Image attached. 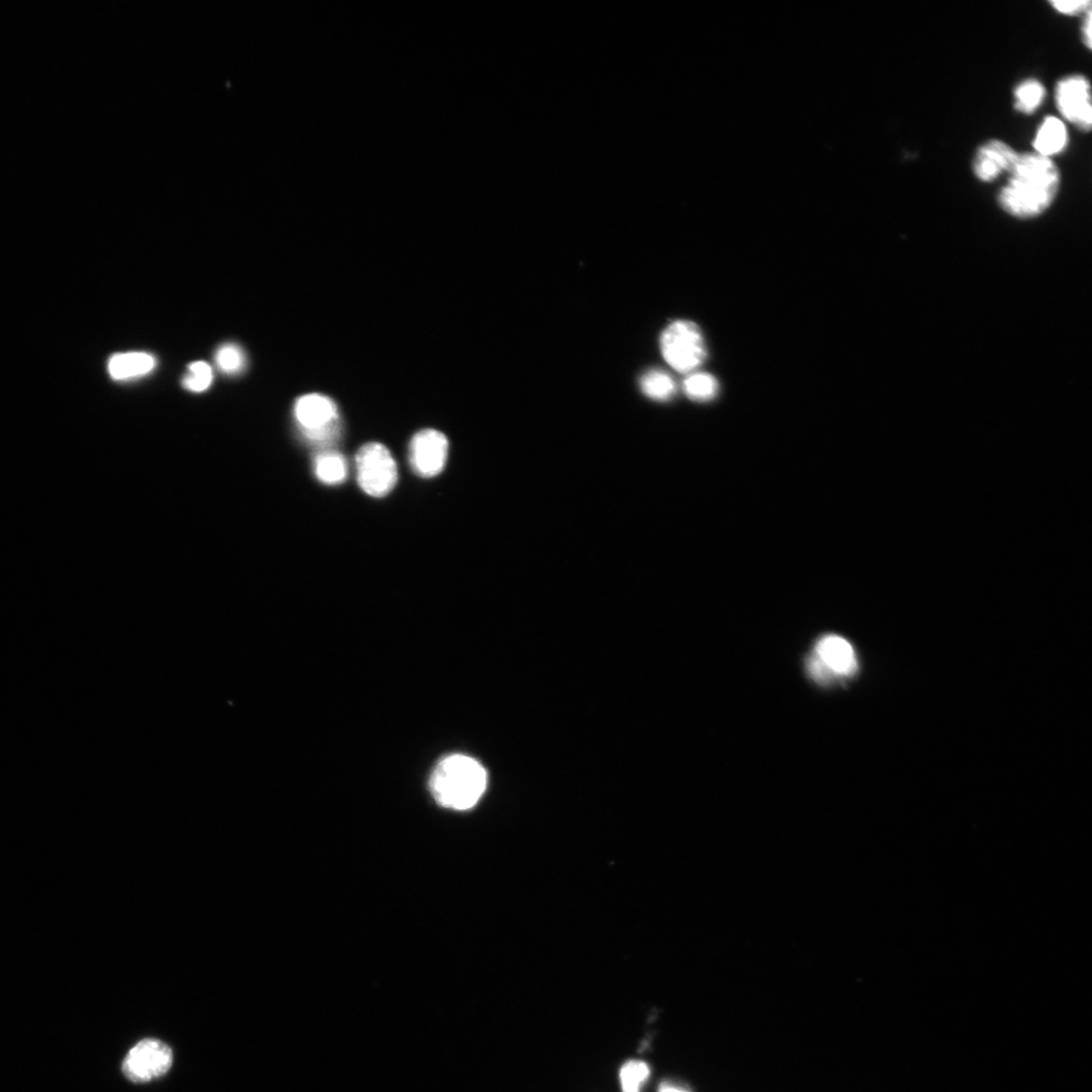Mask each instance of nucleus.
Masks as SVG:
<instances>
[{
    "mask_svg": "<svg viewBox=\"0 0 1092 1092\" xmlns=\"http://www.w3.org/2000/svg\"><path fill=\"white\" fill-rule=\"evenodd\" d=\"M448 448V439L440 431H419L412 438L409 447L412 470L421 478H434L444 470Z\"/></svg>",
    "mask_w": 1092,
    "mask_h": 1092,
    "instance_id": "0eeeda50",
    "label": "nucleus"
},
{
    "mask_svg": "<svg viewBox=\"0 0 1092 1092\" xmlns=\"http://www.w3.org/2000/svg\"><path fill=\"white\" fill-rule=\"evenodd\" d=\"M488 776L478 760L464 755L444 759L431 775L429 787L434 800L445 809L471 810L481 800Z\"/></svg>",
    "mask_w": 1092,
    "mask_h": 1092,
    "instance_id": "f03ea898",
    "label": "nucleus"
},
{
    "mask_svg": "<svg viewBox=\"0 0 1092 1092\" xmlns=\"http://www.w3.org/2000/svg\"><path fill=\"white\" fill-rule=\"evenodd\" d=\"M1000 189V208L1016 219H1033L1047 210L1057 198L1061 173L1051 158L1036 152L1018 153Z\"/></svg>",
    "mask_w": 1092,
    "mask_h": 1092,
    "instance_id": "f257e3e1",
    "label": "nucleus"
},
{
    "mask_svg": "<svg viewBox=\"0 0 1092 1092\" xmlns=\"http://www.w3.org/2000/svg\"><path fill=\"white\" fill-rule=\"evenodd\" d=\"M649 1077V1067L646 1062L630 1060L624 1064L620 1071L623 1092H639L642 1085Z\"/></svg>",
    "mask_w": 1092,
    "mask_h": 1092,
    "instance_id": "6ab92c4d",
    "label": "nucleus"
},
{
    "mask_svg": "<svg viewBox=\"0 0 1092 1092\" xmlns=\"http://www.w3.org/2000/svg\"><path fill=\"white\" fill-rule=\"evenodd\" d=\"M658 1092H690L687 1089L675 1087L673 1085L663 1084L659 1087Z\"/></svg>",
    "mask_w": 1092,
    "mask_h": 1092,
    "instance_id": "5701e85b",
    "label": "nucleus"
},
{
    "mask_svg": "<svg viewBox=\"0 0 1092 1092\" xmlns=\"http://www.w3.org/2000/svg\"><path fill=\"white\" fill-rule=\"evenodd\" d=\"M216 363L223 373L234 375L245 369L246 356L241 347L234 343H226L217 351Z\"/></svg>",
    "mask_w": 1092,
    "mask_h": 1092,
    "instance_id": "f3484780",
    "label": "nucleus"
},
{
    "mask_svg": "<svg viewBox=\"0 0 1092 1092\" xmlns=\"http://www.w3.org/2000/svg\"><path fill=\"white\" fill-rule=\"evenodd\" d=\"M1018 153L1007 143L993 139L980 145L972 162L977 179L989 183L1011 170Z\"/></svg>",
    "mask_w": 1092,
    "mask_h": 1092,
    "instance_id": "6e6552de",
    "label": "nucleus"
},
{
    "mask_svg": "<svg viewBox=\"0 0 1092 1092\" xmlns=\"http://www.w3.org/2000/svg\"><path fill=\"white\" fill-rule=\"evenodd\" d=\"M357 482L373 498L389 495L398 482V467L389 449L378 443L366 444L355 457Z\"/></svg>",
    "mask_w": 1092,
    "mask_h": 1092,
    "instance_id": "20e7f679",
    "label": "nucleus"
},
{
    "mask_svg": "<svg viewBox=\"0 0 1092 1092\" xmlns=\"http://www.w3.org/2000/svg\"><path fill=\"white\" fill-rule=\"evenodd\" d=\"M1091 18H1092V12H1091V9H1089V11L1084 15V22H1082V26H1081L1082 41H1084V43L1087 46V48L1088 50H1091V47H1092V46H1091V43H1092Z\"/></svg>",
    "mask_w": 1092,
    "mask_h": 1092,
    "instance_id": "4be33fe9",
    "label": "nucleus"
},
{
    "mask_svg": "<svg viewBox=\"0 0 1092 1092\" xmlns=\"http://www.w3.org/2000/svg\"><path fill=\"white\" fill-rule=\"evenodd\" d=\"M1069 136L1067 128L1060 118L1048 116L1044 118L1035 136L1033 147L1036 153L1045 158L1062 153L1067 148Z\"/></svg>",
    "mask_w": 1092,
    "mask_h": 1092,
    "instance_id": "f8f14e48",
    "label": "nucleus"
},
{
    "mask_svg": "<svg viewBox=\"0 0 1092 1092\" xmlns=\"http://www.w3.org/2000/svg\"><path fill=\"white\" fill-rule=\"evenodd\" d=\"M315 474L326 485L342 484L348 474L347 463L342 454L324 452L315 458Z\"/></svg>",
    "mask_w": 1092,
    "mask_h": 1092,
    "instance_id": "ddd939ff",
    "label": "nucleus"
},
{
    "mask_svg": "<svg viewBox=\"0 0 1092 1092\" xmlns=\"http://www.w3.org/2000/svg\"><path fill=\"white\" fill-rule=\"evenodd\" d=\"M155 366L156 360L153 355L133 352L113 355L108 361L107 370L116 381H130L150 373Z\"/></svg>",
    "mask_w": 1092,
    "mask_h": 1092,
    "instance_id": "9b49d317",
    "label": "nucleus"
},
{
    "mask_svg": "<svg viewBox=\"0 0 1092 1092\" xmlns=\"http://www.w3.org/2000/svg\"><path fill=\"white\" fill-rule=\"evenodd\" d=\"M640 388L647 397L656 401H668L674 397L677 384L673 376L666 372L654 370L642 375Z\"/></svg>",
    "mask_w": 1092,
    "mask_h": 1092,
    "instance_id": "2eb2a0df",
    "label": "nucleus"
},
{
    "mask_svg": "<svg viewBox=\"0 0 1092 1092\" xmlns=\"http://www.w3.org/2000/svg\"><path fill=\"white\" fill-rule=\"evenodd\" d=\"M293 413L301 430L323 428L339 421L335 402L318 393L300 397L295 403Z\"/></svg>",
    "mask_w": 1092,
    "mask_h": 1092,
    "instance_id": "1a4fd4ad",
    "label": "nucleus"
},
{
    "mask_svg": "<svg viewBox=\"0 0 1092 1092\" xmlns=\"http://www.w3.org/2000/svg\"><path fill=\"white\" fill-rule=\"evenodd\" d=\"M214 380L212 367L205 362H192L189 366V372L182 380V384L185 389L192 393H203L207 391Z\"/></svg>",
    "mask_w": 1092,
    "mask_h": 1092,
    "instance_id": "a211bd4d",
    "label": "nucleus"
},
{
    "mask_svg": "<svg viewBox=\"0 0 1092 1092\" xmlns=\"http://www.w3.org/2000/svg\"><path fill=\"white\" fill-rule=\"evenodd\" d=\"M1015 108L1018 113L1032 115L1044 103L1046 88L1042 82L1035 78L1026 79L1014 91Z\"/></svg>",
    "mask_w": 1092,
    "mask_h": 1092,
    "instance_id": "4468645a",
    "label": "nucleus"
},
{
    "mask_svg": "<svg viewBox=\"0 0 1092 1092\" xmlns=\"http://www.w3.org/2000/svg\"><path fill=\"white\" fill-rule=\"evenodd\" d=\"M1055 103L1060 115L1082 133L1092 127L1091 87L1081 75L1061 78L1055 87Z\"/></svg>",
    "mask_w": 1092,
    "mask_h": 1092,
    "instance_id": "423d86ee",
    "label": "nucleus"
},
{
    "mask_svg": "<svg viewBox=\"0 0 1092 1092\" xmlns=\"http://www.w3.org/2000/svg\"><path fill=\"white\" fill-rule=\"evenodd\" d=\"M172 1062L173 1054L168 1045L160 1040L145 1039L128 1051L122 1068L125 1077L134 1084H147L167 1075Z\"/></svg>",
    "mask_w": 1092,
    "mask_h": 1092,
    "instance_id": "39448f33",
    "label": "nucleus"
},
{
    "mask_svg": "<svg viewBox=\"0 0 1092 1092\" xmlns=\"http://www.w3.org/2000/svg\"><path fill=\"white\" fill-rule=\"evenodd\" d=\"M660 351L665 361L679 373H691L708 356L701 330L690 321H676L660 337Z\"/></svg>",
    "mask_w": 1092,
    "mask_h": 1092,
    "instance_id": "7ed1b4c3",
    "label": "nucleus"
},
{
    "mask_svg": "<svg viewBox=\"0 0 1092 1092\" xmlns=\"http://www.w3.org/2000/svg\"><path fill=\"white\" fill-rule=\"evenodd\" d=\"M301 431L302 436L311 444L329 445L336 442L341 435V421L323 428Z\"/></svg>",
    "mask_w": 1092,
    "mask_h": 1092,
    "instance_id": "aec40b11",
    "label": "nucleus"
},
{
    "mask_svg": "<svg viewBox=\"0 0 1092 1092\" xmlns=\"http://www.w3.org/2000/svg\"><path fill=\"white\" fill-rule=\"evenodd\" d=\"M1049 4L1055 11L1064 15H1085L1091 9L1090 0H1053Z\"/></svg>",
    "mask_w": 1092,
    "mask_h": 1092,
    "instance_id": "412c9836",
    "label": "nucleus"
},
{
    "mask_svg": "<svg viewBox=\"0 0 1092 1092\" xmlns=\"http://www.w3.org/2000/svg\"><path fill=\"white\" fill-rule=\"evenodd\" d=\"M684 391L695 401H709L719 393V383L713 375L705 373H693L684 381Z\"/></svg>",
    "mask_w": 1092,
    "mask_h": 1092,
    "instance_id": "dca6fc26",
    "label": "nucleus"
},
{
    "mask_svg": "<svg viewBox=\"0 0 1092 1092\" xmlns=\"http://www.w3.org/2000/svg\"><path fill=\"white\" fill-rule=\"evenodd\" d=\"M815 656L834 676H851L856 672L857 658L850 642L838 636L819 640Z\"/></svg>",
    "mask_w": 1092,
    "mask_h": 1092,
    "instance_id": "9d476101",
    "label": "nucleus"
}]
</instances>
